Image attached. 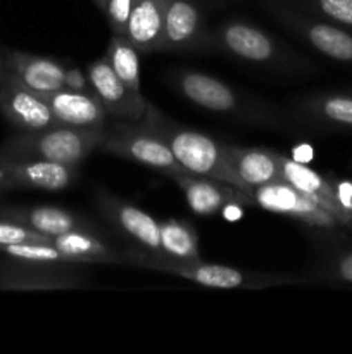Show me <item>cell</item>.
<instances>
[{"label": "cell", "instance_id": "5", "mask_svg": "<svg viewBox=\"0 0 352 354\" xmlns=\"http://www.w3.org/2000/svg\"><path fill=\"white\" fill-rule=\"evenodd\" d=\"M171 82L185 99L211 113L226 114V116L240 118L257 124H269V127L278 123L275 111L268 104H261L251 97L242 95L223 80L214 78L206 73L183 69L173 75Z\"/></svg>", "mask_w": 352, "mask_h": 354}, {"label": "cell", "instance_id": "20", "mask_svg": "<svg viewBox=\"0 0 352 354\" xmlns=\"http://www.w3.org/2000/svg\"><path fill=\"white\" fill-rule=\"evenodd\" d=\"M52 245L79 265H126L124 252L102 241L99 232L72 230L52 237Z\"/></svg>", "mask_w": 352, "mask_h": 354}, {"label": "cell", "instance_id": "1", "mask_svg": "<svg viewBox=\"0 0 352 354\" xmlns=\"http://www.w3.org/2000/svg\"><path fill=\"white\" fill-rule=\"evenodd\" d=\"M141 123L147 124L168 144L169 151L173 152L175 159L183 166L186 173L197 176H209V178L233 183L240 189L248 190L231 166L224 142L176 123L150 102L147 104V111H145V116L141 118Z\"/></svg>", "mask_w": 352, "mask_h": 354}, {"label": "cell", "instance_id": "13", "mask_svg": "<svg viewBox=\"0 0 352 354\" xmlns=\"http://www.w3.org/2000/svg\"><path fill=\"white\" fill-rule=\"evenodd\" d=\"M255 206L313 227H330L331 216L285 180L252 189Z\"/></svg>", "mask_w": 352, "mask_h": 354}, {"label": "cell", "instance_id": "14", "mask_svg": "<svg viewBox=\"0 0 352 354\" xmlns=\"http://www.w3.org/2000/svg\"><path fill=\"white\" fill-rule=\"evenodd\" d=\"M207 48L202 14L192 0H169L161 52H195Z\"/></svg>", "mask_w": 352, "mask_h": 354}, {"label": "cell", "instance_id": "10", "mask_svg": "<svg viewBox=\"0 0 352 354\" xmlns=\"http://www.w3.org/2000/svg\"><path fill=\"white\" fill-rule=\"evenodd\" d=\"M86 76L107 116L117 121H141L148 102L141 93L133 92L124 85L123 80L110 68L106 54L86 64Z\"/></svg>", "mask_w": 352, "mask_h": 354}, {"label": "cell", "instance_id": "21", "mask_svg": "<svg viewBox=\"0 0 352 354\" xmlns=\"http://www.w3.org/2000/svg\"><path fill=\"white\" fill-rule=\"evenodd\" d=\"M280 169H282V180L300 190L304 196L309 197L314 204H317L328 214L337 216L342 204L337 194L330 189L328 182L320 173L311 169L302 161L286 158L283 154H280Z\"/></svg>", "mask_w": 352, "mask_h": 354}, {"label": "cell", "instance_id": "31", "mask_svg": "<svg viewBox=\"0 0 352 354\" xmlns=\"http://www.w3.org/2000/svg\"><path fill=\"white\" fill-rule=\"evenodd\" d=\"M92 2L95 3V6L99 7V9L102 10V12H104V9H106V3H107V0H92Z\"/></svg>", "mask_w": 352, "mask_h": 354}, {"label": "cell", "instance_id": "26", "mask_svg": "<svg viewBox=\"0 0 352 354\" xmlns=\"http://www.w3.org/2000/svg\"><path fill=\"white\" fill-rule=\"evenodd\" d=\"M26 242H50L52 244V237L38 234L16 221L0 220V248L10 244H26Z\"/></svg>", "mask_w": 352, "mask_h": 354}, {"label": "cell", "instance_id": "18", "mask_svg": "<svg viewBox=\"0 0 352 354\" xmlns=\"http://www.w3.org/2000/svg\"><path fill=\"white\" fill-rule=\"evenodd\" d=\"M169 0H133L126 38L140 54L161 52Z\"/></svg>", "mask_w": 352, "mask_h": 354}, {"label": "cell", "instance_id": "2", "mask_svg": "<svg viewBox=\"0 0 352 354\" xmlns=\"http://www.w3.org/2000/svg\"><path fill=\"white\" fill-rule=\"evenodd\" d=\"M124 259H126V265L169 273V275L190 280L197 286L209 287V289L257 290L271 289V287L297 286L299 282H302V279L295 275H289V273L240 270L235 268V266L204 263L202 259L179 261V259L164 258V256L145 254V252L135 251V249L124 251Z\"/></svg>", "mask_w": 352, "mask_h": 354}, {"label": "cell", "instance_id": "25", "mask_svg": "<svg viewBox=\"0 0 352 354\" xmlns=\"http://www.w3.org/2000/svg\"><path fill=\"white\" fill-rule=\"evenodd\" d=\"M306 107L331 123L352 127V99L349 97H326V99L307 104Z\"/></svg>", "mask_w": 352, "mask_h": 354}, {"label": "cell", "instance_id": "11", "mask_svg": "<svg viewBox=\"0 0 352 354\" xmlns=\"http://www.w3.org/2000/svg\"><path fill=\"white\" fill-rule=\"evenodd\" d=\"M0 113L19 131H38L59 124L43 95L7 71L0 82Z\"/></svg>", "mask_w": 352, "mask_h": 354}, {"label": "cell", "instance_id": "12", "mask_svg": "<svg viewBox=\"0 0 352 354\" xmlns=\"http://www.w3.org/2000/svg\"><path fill=\"white\" fill-rule=\"evenodd\" d=\"M171 178L182 189L190 209L199 216H213L231 206H255L252 194L233 183L190 173L175 175Z\"/></svg>", "mask_w": 352, "mask_h": 354}, {"label": "cell", "instance_id": "7", "mask_svg": "<svg viewBox=\"0 0 352 354\" xmlns=\"http://www.w3.org/2000/svg\"><path fill=\"white\" fill-rule=\"evenodd\" d=\"M90 287L79 263L12 259L0 265V290H72Z\"/></svg>", "mask_w": 352, "mask_h": 354}, {"label": "cell", "instance_id": "30", "mask_svg": "<svg viewBox=\"0 0 352 354\" xmlns=\"http://www.w3.org/2000/svg\"><path fill=\"white\" fill-rule=\"evenodd\" d=\"M338 201H340L342 207H351L352 206V183H340V187H338Z\"/></svg>", "mask_w": 352, "mask_h": 354}, {"label": "cell", "instance_id": "3", "mask_svg": "<svg viewBox=\"0 0 352 354\" xmlns=\"http://www.w3.org/2000/svg\"><path fill=\"white\" fill-rule=\"evenodd\" d=\"M207 48H214L247 64L293 73L302 68V59L278 38L255 24L240 19L224 21L207 30Z\"/></svg>", "mask_w": 352, "mask_h": 354}, {"label": "cell", "instance_id": "8", "mask_svg": "<svg viewBox=\"0 0 352 354\" xmlns=\"http://www.w3.org/2000/svg\"><path fill=\"white\" fill-rule=\"evenodd\" d=\"M95 203L107 223L130 242L131 249L145 254L162 256L159 235L161 221L155 220L150 213L102 189L95 192Z\"/></svg>", "mask_w": 352, "mask_h": 354}, {"label": "cell", "instance_id": "28", "mask_svg": "<svg viewBox=\"0 0 352 354\" xmlns=\"http://www.w3.org/2000/svg\"><path fill=\"white\" fill-rule=\"evenodd\" d=\"M64 86L76 92H93L88 82V76L76 66H68L64 75Z\"/></svg>", "mask_w": 352, "mask_h": 354}, {"label": "cell", "instance_id": "17", "mask_svg": "<svg viewBox=\"0 0 352 354\" xmlns=\"http://www.w3.org/2000/svg\"><path fill=\"white\" fill-rule=\"evenodd\" d=\"M43 99L59 124L75 128H104L107 124V113L95 92H76L62 86L45 93Z\"/></svg>", "mask_w": 352, "mask_h": 354}, {"label": "cell", "instance_id": "6", "mask_svg": "<svg viewBox=\"0 0 352 354\" xmlns=\"http://www.w3.org/2000/svg\"><path fill=\"white\" fill-rule=\"evenodd\" d=\"M100 151L128 161L138 162L147 168L175 175H186L183 166L175 159L168 144L141 121H117L102 128L99 144Z\"/></svg>", "mask_w": 352, "mask_h": 354}, {"label": "cell", "instance_id": "16", "mask_svg": "<svg viewBox=\"0 0 352 354\" xmlns=\"http://www.w3.org/2000/svg\"><path fill=\"white\" fill-rule=\"evenodd\" d=\"M0 220L16 221L47 237H55V235L68 234L72 230L99 232V228L85 216L55 206L6 207V209H0Z\"/></svg>", "mask_w": 352, "mask_h": 354}, {"label": "cell", "instance_id": "32", "mask_svg": "<svg viewBox=\"0 0 352 354\" xmlns=\"http://www.w3.org/2000/svg\"><path fill=\"white\" fill-rule=\"evenodd\" d=\"M3 75H6V66H3V55H0V82H2Z\"/></svg>", "mask_w": 352, "mask_h": 354}, {"label": "cell", "instance_id": "24", "mask_svg": "<svg viewBox=\"0 0 352 354\" xmlns=\"http://www.w3.org/2000/svg\"><path fill=\"white\" fill-rule=\"evenodd\" d=\"M0 252L12 259L35 263H75L68 254L59 251L50 242H26V244L2 245Z\"/></svg>", "mask_w": 352, "mask_h": 354}, {"label": "cell", "instance_id": "15", "mask_svg": "<svg viewBox=\"0 0 352 354\" xmlns=\"http://www.w3.org/2000/svg\"><path fill=\"white\" fill-rule=\"evenodd\" d=\"M3 66L7 73L16 76L21 83L40 95L62 88L66 68H68V64L59 59L21 50L3 52Z\"/></svg>", "mask_w": 352, "mask_h": 354}, {"label": "cell", "instance_id": "29", "mask_svg": "<svg viewBox=\"0 0 352 354\" xmlns=\"http://www.w3.org/2000/svg\"><path fill=\"white\" fill-rule=\"evenodd\" d=\"M337 275L345 282H352V252L344 256L337 265Z\"/></svg>", "mask_w": 352, "mask_h": 354}, {"label": "cell", "instance_id": "4", "mask_svg": "<svg viewBox=\"0 0 352 354\" xmlns=\"http://www.w3.org/2000/svg\"><path fill=\"white\" fill-rule=\"evenodd\" d=\"M100 137L102 128L55 124L45 130L12 135L2 144L0 156H26L79 168V165L99 149Z\"/></svg>", "mask_w": 352, "mask_h": 354}, {"label": "cell", "instance_id": "22", "mask_svg": "<svg viewBox=\"0 0 352 354\" xmlns=\"http://www.w3.org/2000/svg\"><path fill=\"white\" fill-rule=\"evenodd\" d=\"M161 252L164 258L179 261H195L200 258L199 235L195 227L188 221L168 218L161 221Z\"/></svg>", "mask_w": 352, "mask_h": 354}, {"label": "cell", "instance_id": "27", "mask_svg": "<svg viewBox=\"0 0 352 354\" xmlns=\"http://www.w3.org/2000/svg\"><path fill=\"white\" fill-rule=\"evenodd\" d=\"M131 7H133V0H107L104 14H106V19L114 35L126 37Z\"/></svg>", "mask_w": 352, "mask_h": 354}, {"label": "cell", "instance_id": "23", "mask_svg": "<svg viewBox=\"0 0 352 354\" xmlns=\"http://www.w3.org/2000/svg\"><path fill=\"white\" fill-rule=\"evenodd\" d=\"M138 55H140V52L135 48V45L124 35L113 33L106 50L107 61H109L110 68L123 80V83L128 88L137 93H141L140 57Z\"/></svg>", "mask_w": 352, "mask_h": 354}, {"label": "cell", "instance_id": "19", "mask_svg": "<svg viewBox=\"0 0 352 354\" xmlns=\"http://www.w3.org/2000/svg\"><path fill=\"white\" fill-rule=\"evenodd\" d=\"M226 154L237 175L251 192L255 187L282 180L280 152L273 149L226 144Z\"/></svg>", "mask_w": 352, "mask_h": 354}, {"label": "cell", "instance_id": "9", "mask_svg": "<svg viewBox=\"0 0 352 354\" xmlns=\"http://www.w3.org/2000/svg\"><path fill=\"white\" fill-rule=\"evenodd\" d=\"M75 166L26 156H0V189L61 192L78 180Z\"/></svg>", "mask_w": 352, "mask_h": 354}]
</instances>
